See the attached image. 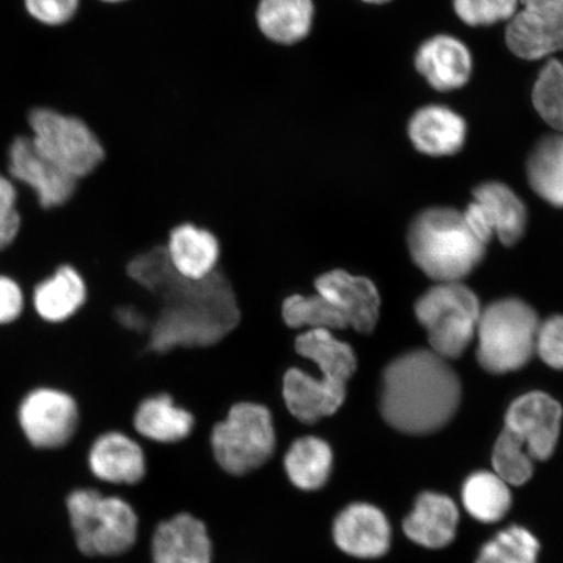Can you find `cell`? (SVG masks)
<instances>
[{
  "label": "cell",
  "instance_id": "14",
  "mask_svg": "<svg viewBox=\"0 0 563 563\" xmlns=\"http://www.w3.org/2000/svg\"><path fill=\"white\" fill-rule=\"evenodd\" d=\"M91 476L109 487L136 485L146 475V456L139 442L117 429L97 435L89 448Z\"/></svg>",
  "mask_w": 563,
  "mask_h": 563
},
{
  "label": "cell",
  "instance_id": "6",
  "mask_svg": "<svg viewBox=\"0 0 563 563\" xmlns=\"http://www.w3.org/2000/svg\"><path fill=\"white\" fill-rule=\"evenodd\" d=\"M211 452L224 473L244 476L269 462L277 448L276 427L266 406L239 402L217 422L210 435Z\"/></svg>",
  "mask_w": 563,
  "mask_h": 563
},
{
  "label": "cell",
  "instance_id": "13",
  "mask_svg": "<svg viewBox=\"0 0 563 563\" xmlns=\"http://www.w3.org/2000/svg\"><path fill=\"white\" fill-rule=\"evenodd\" d=\"M563 411L558 400L532 391L514 400L505 418V429L523 443L532 460L547 461L560 439Z\"/></svg>",
  "mask_w": 563,
  "mask_h": 563
},
{
  "label": "cell",
  "instance_id": "16",
  "mask_svg": "<svg viewBox=\"0 0 563 563\" xmlns=\"http://www.w3.org/2000/svg\"><path fill=\"white\" fill-rule=\"evenodd\" d=\"M334 543L356 559H377L390 548L391 528L382 510L369 504H352L338 514Z\"/></svg>",
  "mask_w": 563,
  "mask_h": 563
},
{
  "label": "cell",
  "instance_id": "33",
  "mask_svg": "<svg viewBox=\"0 0 563 563\" xmlns=\"http://www.w3.org/2000/svg\"><path fill=\"white\" fill-rule=\"evenodd\" d=\"M492 457L495 474L506 484L519 487L530 481L533 475L531 455L528 454L523 443L505 428L498 435Z\"/></svg>",
  "mask_w": 563,
  "mask_h": 563
},
{
  "label": "cell",
  "instance_id": "37",
  "mask_svg": "<svg viewBox=\"0 0 563 563\" xmlns=\"http://www.w3.org/2000/svg\"><path fill=\"white\" fill-rule=\"evenodd\" d=\"M80 0H25L30 15L40 23L58 26L68 23L79 10Z\"/></svg>",
  "mask_w": 563,
  "mask_h": 563
},
{
  "label": "cell",
  "instance_id": "1",
  "mask_svg": "<svg viewBox=\"0 0 563 563\" xmlns=\"http://www.w3.org/2000/svg\"><path fill=\"white\" fill-rule=\"evenodd\" d=\"M129 276L166 300L152 328L150 347L210 346L231 332L239 320L234 294L220 273L201 280L181 278L168 262L166 249L133 260Z\"/></svg>",
  "mask_w": 563,
  "mask_h": 563
},
{
  "label": "cell",
  "instance_id": "23",
  "mask_svg": "<svg viewBox=\"0 0 563 563\" xmlns=\"http://www.w3.org/2000/svg\"><path fill=\"white\" fill-rule=\"evenodd\" d=\"M460 511L452 498L426 492L419 496L410 516L405 519L406 537L419 545L440 549L455 538Z\"/></svg>",
  "mask_w": 563,
  "mask_h": 563
},
{
  "label": "cell",
  "instance_id": "9",
  "mask_svg": "<svg viewBox=\"0 0 563 563\" xmlns=\"http://www.w3.org/2000/svg\"><path fill=\"white\" fill-rule=\"evenodd\" d=\"M18 420L25 439L40 450L68 445L80 427V408L69 393L35 387L21 400Z\"/></svg>",
  "mask_w": 563,
  "mask_h": 563
},
{
  "label": "cell",
  "instance_id": "19",
  "mask_svg": "<svg viewBox=\"0 0 563 563\" xmlns=\"http://www.w3.org/2000/svg\"><path fill=\"white\" fill-rule=\"evenodd\" d=\"M415 65L431 87L449 91L466 86L473 70V58L462 41L440 34L420 46Z\"/></svg>",
  "mask_w": 563,
  "mask_h": 563
},
{
  "label": "cell",
  "instance_id": "25",
  "mask_svg": "<svg viewBox=\"0 0 563 563\" xmlns=\"http://www.w3.org/2000/svg\"><path fill=\"white\" fill-rule=\"evenodd\" d=\"M133 428L143 438L158 443H176L191 435L195 417L168 394L145 398L133 415Z\"/></svg>",
  "mask_w": 563,
  "mask_h": 563
},
{
  "label": "cell",
  "instance_id": "10",
  "mask_svg": "<svg viewBox=\"0 0 563 563\" xmlns=\"http://www.w3.org/2000/svg\"><path fill=\"white\" fill-rule=\"evenodd\" d=\"M506 27V44L525 60H539L563 51V0H519Z\"/></svg>",
  "mask_w": 563,
  "mask_h": 563
},
{
  "label": "cell",
  "instance_id": "5",
  "mask_svg": "<svg viewBox=\"0 0 563 563\" xmlns=\"http://www.w3.org/2000/svg\"><path fill=\"white\" fill-rule=\"evenodd\" d=\"M540 321L519 299H503L482 311L477 323L478 364L495 375L518 371L537 354Z\"/></svg>",
  "mask_w": 563,
  "mask_h": 563
},
{
  "label": "cell",
  "instance_id": "15",
  "mask_svg": "<svg viewBox=\"0 0 563 563\" xmlns=\"http://www.w3.org/2000/svg\"><path fill=\"white\" fill-rule=\"evenodd\" d=\"M314 288L317 294L340 309L349 328L362 334H369L376 328L382 299L368 278L336 269L321 274L314 280Z\"/></svg>",
  "mask_w": 563,
  "mask_h": 563
},
{
  "label": "cell",
  "instance_id": "20",
  "mask_svg": "<svg viewBox=\"0 0 563 563\" xmlns=\"http://www.w3.org/2000/svg\"><path fill=\"white\" fill-rule=\"evenodd\" d=\"M408 135L413 146L427 156H453L466 141L467 124L446 106L431 104L415 112Z\"/></svg>",
  "mask_w": 563,
  "mask_h": 563
},
{
  "label": "cell",
  "instance_id": "21",
  "mask_svg": "<svg viewBox=\"0 0 563 563\" xmlns=\"http://www.w3.org/2000/svg\"><path fill=\"white\" fill-rule=\"evenodd\" d=\"M35 313L51 323L65 322L86 306L88 286L73 265H60L53 276L35 285L30 297Z\"/></svg>",
  "mask_w": 563,
  "mask_h": 563
},
{
  "label": "cell",
  "instance_id": "2",
  "mask_svg": "<svg viewBox=\"0 0 563 563\" xmlns=\"http://www.w3.org/2000/svg\"><path fill=\"white\" fill-rule=\"evenodd\" d=\"M461 404V383L446 358L415 350L384 371L379 410L387 424L408 434L439 431Z\"/></svg>",
  "mask_w": 563,
  "mask_h": 563
},
{
  "label": "cell",
  "instance_id": "24",
  "mask_svg": "<svg viewBox=\"0 0 563 563\" xmlns=\"http://www.w3.org/2000/svg\"><path fill=\"white\" fill-rule=\"evenodd\" d=\"M314 13L313 0H258L255 20L267 41L294 46L311 34Z\"/></svg>",
  "mask_w": 563,
  "mask_h": 563
},
{
  "label": "cell",
  "instance_id": "34",
  "mask_svg": "<svg viewBox=\"0 0 563 563\" xmlns=\"http://www.w3.org/2000/svg\"><path fill=\"white\" fill-rule=\"evenodd\" d=\"M518 4L519 0H454V10L463 23L485 26L509 21Z\"/></svg>",
  "mask_w": 563,
  "mask_h": 563
},
{
  "label": "cell",
  "instance_id": "4",
  "mask_svg": "<svg viewBox=\"0 0 563 563\" xmlns=\"http://www.w3.org/2000/svg\"><path fill=\"white\" fill-rule=\"evenodd\" d=\"M66 508L77 551L89 559H117L139 537L136 510L125 498L100 488H76Z\"/></svg>",
  "mask_w": 563,
  "mask_h": 563
},
{
  "label": "cell",
  "instance_id": "7",
  "mask_svg": "<svg viewBox=\"0 0 563 563\" xmlns=\"http://www.w3.org/2000/svg\"><path fill=\"white\" fill-rule=\"evenodd\" d=\"M415 314L427 330L431 351L450 361L461 357L474 341L482 308L467 286L443 282L421 295Z\"/></svg>",
  "mask_w": 563,
  "mask_h": 563
},
{
  "label": "cell",
  "instance_id": "39",
  "mask_svg": "<svg viewBox=\"0 0 563 563\" xmlns=\"http://www.w3.org/2000/svg\"><path fill=\"white\" fill-rule=\"evenodd\" d=\"M363 2L369 4H385L387 2H390V0H363Z\"/></svg>",
  "mask_w": 563,
  "mask_h": 563
},
{
  "label": "cell",
  "instance_id": "32",
  "mask_svg": "<svg viewBox=\"0 0 563 563\" xmlns=\"http://www.w3.org/2000/svg\"><path fill=\"white\" fill-rule=\"evenodd\" d=\"M534 109L555 131L563 133V62L549 60L532 90Z\"/></svg>",
  "mask_w": 563,
  "mask_h": 563
},
{
  "label": "cell",
  "instance_id": "38",
  "mask_svg": "<svg viewBox=\"0 0 563 563\" xmlns=\"http://www.w3.org/2000/svg\"><path fill=\"white\" fill-rule=\"evenodd\" d=\"M25 307L23 288L15 279L0 276V325L15 322Z\"/></svg>",
  "mask_w": 563,
  "mask_h": 563
},
{
  "label": "cell",
  "instance_id": "17",
  "mask_svg": "<svg viewBox=\"0 0 563 563\" xmlns=\"http://www.w3.org/2000/svg\"><path fill=\"white\" fill-rule=\"evenodd\" d=\"M346 384L314 377L300 368L287 369L282 379V397L287 411L305 424L332 417L346 400Z\"/></svg>",
  "mask_w": 563,
  "mask_h": 563
},
{
  "label": "cell",
  "instance_id": "29",
  "mask_svg": "<svg viewBox=\"0 0 563 563\" xmlns=\"http://www.w3.org/2000/svg\"><path fill=\"white\" fill-rule=\"evenodd\" d=\"M464 509L478 522L496 523L510 510L511 493L509 484L488 471L471 475L463 485Z\"/></svg>",
  "mask_w": 563,
  "mask_h": 563
},
{
  "label": "cell",
  "instance_id": "31",
  "mask_svg": "<svg viewBox=\"0 0 563 563\" xmlns=\"http://www.w3.org/2000/svg\"><path fill=\"white\" fill-rule=\"evenodd\" d=\"M540 544L526 528L512 526L482 549L476 563H537Z\"/></svg>",
  "mask_w": 563,
  "mask_h": 563
},
{
  "label": "cell",
  "instance_id": "11",
  "mask_svg": "<svg viewBox=\"0 0 563 563\" xmlns=\"http://www.w3.org/2000/svg\"><path fill=\"white\" fill-rule=\"evenodd\" d=\"M475 201L470 203L463 217L474 234L484 244L493 236L506 246L517 244L527 227V210L512 189L498 181L484 183L474 191Z\"/></svg>",
  "mask_w": 563,
  "mask_h": 563
},
{
  "label": "cell",
  "instance_id": "30",
  "mask_svg": "<svg viewBox=\"0 0 563 563\" xmlns=\"http://www.w3.org/2000/svg\"><path fill=\"white\" fill-rule=\"evenodd\" d=\"M282 319L291 329H323L329 332L349 328L346 317L320 294H292L282 302Z\"/></svg>",
  "mask_w": 563,
  "mask_h": 563
},
{
  "label": "cell",
  "instance_id": "8",
  "mask_svg": "<svg viewBox=\"0 0 563 563\" xmlns=\"http://www.w3.org/2000/svg\"><path fill=\"white\" fill-rule=\"evenodd\" d=\"M32 143L42 157L77 180L93 175L104 162L102 141L80 118L51 109L30 115Z\"/></svg>",
  "mask_w": 563,
  "mask_h": 563
},
{
  "label": "cell",
  "instance_id": "18",
  "mask_svg": "<svg viewBox=\"0 0 563 563\" xmlns=\"http://www.w3.org/2000/svg\"><path fill=\"white\" fill-rule=\"evenodd\" d=\"M152 563H213L207 526L188 512L164 520L153 533Z\"/></svg>",
  "mask_w": 563,
  "mask_h": 563
},
{
  "label": "cell",
  "instance_id": "35",
  "mask_svg": "<svg viewBox=\"0 0 563 563\" xmlns=\"http://www.w3.org/2000/svg\"><path fill=\"white\" fill-rule=\"evenodd\" d=\"M18 187L9 176L0 174V252L9 249L19 234Z\"/></svg>",
  "mask_w": 563,
  "mask_h": 563
},
{
  "label": "cell",
  "instance_id": "12",
  "mask_svg": "<svg viewBox=\"0 0 563 563\" xmlns=\"http://www.w3.org/2000/svg\"><path fill=\"white\" fill-rule=\"evenodd\" d=\"M5 175L18 185L32 189L38 206L46 210L66 206L80 183L42 157L34 150L31 136L12 140L7 152Z\"/></svg>",
  "mask_w": 563,
  "mask_h": 563
},
{
  "label": "cell",
  "instance_id": "3",
  "mask_svg": "<svg viewBox=\"0 0 563 563\" xmlns=\"http://www.w3.org/2000/svg\"><path fill=\"white\" fill-rule=\"evenodd\" d=\"M407 243L413 263L439 284L468 277L487 251L463 213L452 208L422 211L408 230Z\"/></svg>",
  "mask_w": 563,
  "mask_h": 563
},
{
  "label": "cell",
  "instance_id": "28",
  "mask_svg": "<svg viewBox=\"0 0 563 563\" xmlns=\"http://www.w3.org/2000/svg\"><path fill=\"white\" fill-rule=\"evenodd\" d=\"M527 175L541 199L563 208V133L539 141L528 159Z\"/></svg>",
  "mask_w": 563,
  "mask_h": 563
},
{
  "label": "cell",
  "instance_id": "27",
  "mask_svg": "<svg viewBox=\"0 0 563 563\" xmlns=\"http://www.w3.org/2000/svg\"><path fill=\"white\" fill-rule=\"evenodd\" d=\"M294 346L301 357L308 358L319 368L322 377L347 385L356 372L354 350L329 330H306L295 338Z\"/></svg>",
  "mask_w": 563,
  "mask_h": 563
},
{
  "label": "cell",
  "instance_id": "36",
  "mask_svg": "<svg viewBox=\"0 0 563 563\" xmlns=\"http://www.w3.org/2000/svg\"><path fill=\"white\" fill-rule=\"evenodd\" d=\"M537 354L549 367L563 371V316H553L540 323Z\"/></svg>",
  "mask_w": 563,
  "mask_h": 563
},
{
  "label": "cell",
  "instance_id": "26",
  "mask_svg": "<svg viewBox=\"0 0 563 563\" xmlns=\"http://www.w3.org/2000/svg\"><path fill=\"white\" fill-rule=\"evenodd\" d=\"M334 466L332 446L316 435L295 440L284 457L285 473L295 488L316 492L325 487Z\"/></svg>",
  "mask_w": 563,
  "mask_h": 563
},
{
  "label": "cell",
  "instance_id": "22",
  "mask_svg": "<svg viewBox=\"0 0 563 563\" xmlns=\"http://www.w3.org/2000/svg\"><path fill=\"white\" fill-rule=\"evenodd\" d=\"M166 253L181 278L201 280L217 271L221 246L210 231L185 223L170 232Z\"/></svg>",
  "mask_w": 563,
  "mask_h": 563
},
{
  "label": "cell",
  "instance_id": "40",
  "mask_svg": "<svg viewBox=\"0 0 563 563\" xmlns=\"http://www.w3.org/2000/svg\"><path fill=\"white\" fill-rule=\"evenodd\" d=\"M101 2L117 4V3H123V2H125V0H101Z\"/></svg>",
  "mask_w": 563,
  "mask_h": 563
}]
</instances>
